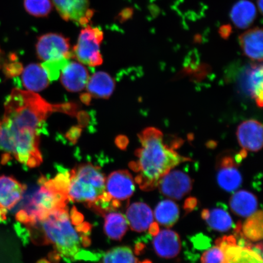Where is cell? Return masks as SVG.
<instances>
[{
  "instance_id": "cell-1",
  "label": "cell",
  "mask_w": 263,
  "mask_h": 263,
  "mask_svg": "<svg viewBox=\"0 0 263 263\" xmlns=\"http://www.w3.org/2000/svg\"><path fill=\"white\" fill-rule=\"evenodd\" d=\"M163 134L156 127L146 128L139 134L141 147L136 152L137 160L130 163L136 181L144 191L156 189L159 181L176 166L189 162L164 143Z\"/></svg>"
},
{
  "instance_id": "cell-2",
  "label": "cell",
  "mask_w": 263,
  "mask_h": 263,
  "mask_svg": "<svg viewBox=\"0 0 263 263\" xmlns=\"http://www.w3.org/2000/svg\"><path fill=\"white\" fill-rule=\"evenodd\" d=\"M74 226L66 207L27 227L33 242L53 245L58 255L68 261L80 258L81 245L86 247L90 243L87 236H81Z\"/></svg>"
},
{
  "instance_id": "cell-3",
  "label": "cell",
  "mask_w": 263,
  "mask_h": 263,
  "mask_svg": "<svg viewBox=\"0 0 263 263\" xmlns=\"http://www.w3.org/2000/svg\"><path fill=\"white\" fill-rule=\"evenodd\" d=\"M77 109L74 104H51L34 92L14 88L5 101L2 123L15 129L37 130L54 111L74 115Z\"/></svg>"
},
{
  "instance_id": "cell-4",
  "label": "cell",
  "mask_w": 263,
  "mask_h": 263,
  "mask_svg": "<svg viewBox=\"0 0 263 263\" xmlns=\"http://www.w3.org/2000/svg\"><path fill=\"white\" fill-rule=\"evenodd\" d=\"M70 173H59L53 179L39 180L40 188L24 209L16 213L15 218L26 226L41 221L55 210L64 209L68 202L67 188Z\"/></svg>"
},
{
  "instance_id": "cell-5",
  "label": "cell",
  "mask_w": 263,
  "mask_h": 263,
  "mask_svg": "<svg viewBox=\"0 0 263 263\" xmlns=\"http://www.w3.org/2000/svg\"><path fill=\"white\" fill-rule=\"evenodd\" d=\"M106 177L98 166L84 163L70 172L67 195L68 199L84 203L93 210L106 193Z\"/></svg>"
},
{
  "instance_id": "cell-6",
  "label": "cell",
  "mask_w": 263,
  "mask_h": 263,
  "mask_svg": "<svg viewBox=\"0 0 263 263\" xmlns=\"http://www.w3.org/2000/svg\"><path fill=\"white\" fill-rule=\"evenodd\" d=\"M103 37V32L100 28L85 26L81 31L77 44L72 50L73 58L90 67H97L103 64L100 45Z\"/></svg>"
},
{
  "instance_id": "cell-7",
  "label": "cell",
  "mask_w": 263,
  "mask_h": 263,
  "mask_svg": "<svg viewBox=\"0 0 263 263\" xmlns=\"http://www.w3.org/2000/svg\"><path fill=\"white\" fill-rule=\"evenodd\" d=\"M216 245L224 253L222 263H262V245H239L233 236H223Z\"/></svg>"
},
{
  "instance_id": "cell-8",
  "label": "cell",
  "mask_w": 263,
  "mask_h": 263,
  "mask_svg": "<svg viewBox=\"0 0 263 263\" xmlns=\"http://www.w3.org/2000/svg\"><path fill=\"white\" fill-rule=\"evenodd\" d=\"M36 52L38 58L44 62L73 58L69 39L55 33L41 36L36 44Z\"/></svg>"
},
{
  "instance_id": "cell-9",
  "label": "cell",
  "mask_w": 263,
  "mask_h": 263,
  "mask_svg": "<svg viewBox=\"0 0 263 263\" xmlns=\"http://www.w3.org/2000/svg\"><path fill=\"white\" fill-rule=\"evenodd\" d=\"M135 189L133 177L126 170L111 173L106 180V192L117 209L120 206V201L133 196Z\"/></svg>"
},
{
  "instance_id": "cell-10",
  "label": "cell",
  "mask_w": 263,
  "mask_h": 263,
  "mask_svg": "<svg viewBox=\"0 0 263 263\" xmlns=\"http://www.w3.org/2000/svg\"><path fill=\"white\" fill-rule=\"evenodd\" d=\"M59 15L76 25L88 26L93 15L89 0H52Z\"/></svg>"
},
{
  "instance_id": "cell-11",
  "label": "cell",
  "mask_w": 263,
  "mask_h": 263,
  "mask_svg": "<svg viewBox=\"0 0 263 263\" xmlns=\"http://www.w3.org/2000/svg\"><path fill=\"white\" fill-rule=\"evenodd\" d=\"M157 186L164 196L180 200L191 192L193 182L188 174L179 170L170 171L160 180Z\"/></svg>"
},
{
  "instance_id": "cell-12",
  "label": "cell",
  "mask_w": 263,
  "mask_h": 263,
  "mask_svg": "<svg viewBox=\"0 0 263 263\" xmlns=\"http://www.w3.org/2000/svg\"><path fill=\"white\" fill-rule=\"evenodd\" d=\"M216 179L218 185L228 192H233L241 186L242 177L234 157L224 154L216 164Z\"/></svg>"
},
{
  "instance_id": "cell-13",
  "label": "cell",
  "mask_w": 263,
  "mask_h": 263,
  "mask_svg": "<svg viewBox=\"0 0 263 263\" xmlns=\"http://www.w3.org/2000/svg\"><path fill=\"white\" fill-rule=\"evenodd\" d=\"M236 137L243 150L258 152L262 147V125L255 120L244 121L239 125Z\"/></svg>"
},
{
  "instance_id": "cell-14",
  "label": "cell",
  "mask_w": 263,
  "mask_h": 263,
  "mask_svg": "<svg viewBox=\"0 0 263 263\" xmlns=\"http://www.w3.org/2000/svg\"><path fill=\"white\" fill-rule=\"evenodd\" d=\"M60 75L62 85L70 92L83 90L90 78L86 67L77 62L69 61Z\"/></svg>"
},
{
  "instance_id": "cell-15",
  "label": "cell",
  "mask_w": 263,
  "mask_h": 263,
  "mask_svg": "<svg viewBox=\"0 0 263 263\" xmlns=\"http://www.w3.org/2000/svg\"><path fill=\"white\" fill-rule=\"evenodd\" d=\"M26 186L12 176H0V207L11 210L23 198Z\"/></svg>"
},
{
  "instance_id": "cell-16",
  "label": "cell",
  "mask_w": 263,
  "mask_h": 263,
  "mask_svg": "<svg viewBox=\"0 0 263 263\" xmlns=\"http://www.w3.org/2000/svg\"><path fill=\"white\" fill-rule=\"evenodd\" d=\"M153 245L156 254L163 258L176 257L181 250L179 236L172 230L164 229L158 232L154 236Z\"/></svg>"
},
{
  "instance_id": "cell-17",
  "label": "cell",
  "mask_w": 263,
  "mask_h": 263,
  "mask_svg": "<svg viewBox=\"0 0 263 263\" xmlns=\"http://www.w3.org/2000/svg\"><path fill=\"white\" fill-rule=\"evenodd\" d=\"M245 93L254 99L259 107H262V65L252 64L246 69L241 82Z\"/></svg>"
},
{
  "instance_id": "cell-18",
  "label": "cell",
  "mask_w": 263,
  "mask_h": 263,
  "mask_svg": "<svg viewBox=\"0 0 263 263\" xmlns=\"http://www.w3.org/2000/svg\"><path fill=\"white\" fill-rule=\"evenodd\" d=\"M152 210L143 202H134L128 207L126 219L134 231L143 232L149 229L154 223Z\"/></svg>"
},
{
  "instance_id": "cell-19",
  "label": "cell",
  "mask_w": 263,
  "mask_h": 263,
  "mask_svg": "<svg viewBox=\"0 0 263 263\" xmlns=\"http://www.w3.org/2000/svg\"><path fill=\"white\" fill-rule=\"evenodd\" d=\"M262 29L255 27L239 35V42L243 53L251 60L262 61Z\"/></svg>"
},
{
  "instance_id": "cell-20",
  "label": "cell",
  "mask_w": 263,
  "mask_h": 263,
  "mask_svg": "<svg viewBox=\"0 0 263 263\" xmlns=\"http://www.w3.org/2000/svg\"><path fill=\"white\" fill-rule=\"evenodd\" d=\"M257 15L256 6L249 0H239L233 5L230 17L236 28L241 29L250 27Z\"/></svg>"
},
{
  "instance_id": "cell-21",
  "label": "cell",
  "mask_w": 263,
  "mask_h": 263,
  "mask_svg": "<svg viewBox=\"0 0 263 263\" xmlns=\"http://www.w3.org/2000/svg\"><path fill=\"white\" fill-rule=\"evenodd\" d=\"M22 80L24 87L33 92L44 90L49 84L47 72L41 65L32 64L22 71Z\"/></svg>"
},
{
  "instance_id": "cell-22",
  "label": "cell",
  "mask_w": 263,
  "mask_h": 263,
  "mask_svg": "<svg viewBox=\"0 0 263 263\" xmlns=\"http://www.w3.org/2000/svg\"><path fill=\"white\" fill-rule=\"evenodd\" d=\"M258 200L251 192L238 191L230 199V206L235 215L248 218L257 211Z\"/></svg>"
},
{
  "instance_id": "cell-23",
  "label": "cell",
  "mask_w": 263,
  "mask_h": 263,
  "mask_svg": "<svg viewBox=\"0 0 263 263\" xmlns=\"http://www.w3.org/2000/svg\"><path fill=\"white\" fill-rule=\"evenodd\" d=\"M86 87L89 97L107 99L113 93L115 82L109 74L100 71L89 78Z\"/></svg>"
},
{
  "instance_id": "cell-24",
  "label": "cell",
  "mask_w": 263,
  "mask_h": 263,
  "mask_svg": "<svg viewBox=\"0 0 263 263\" xmlns=\"http://www.w3.org/2000/svg\"><path fill=\"white\" fill-rule=\"evenodd\" d=\"M104 216L105 233L110 239L120 241L126 234L129 226L126 217L114 210L106 213Z\"/></svg>"
},
{
  "instance_id": "cell-25",
  "label": "cell",
  "mask_w": 263,
  "mask_h": 263,
  "mask_svg": "<svg viewBox=\"0 0 263 263\" xmlns=\"http://www.w3.org/2000/svg\"><path fill=\"white\" fill-rule=\"evenodd\" d=\"M202 217L212 229L224 232L233 227L231 216L226 210L216 208L203 210Z\"/></svg>"
},
{
  "instance_id": "cell-26",
  "label": "cell",
  "mask_w": 263,
  "mask_h": 263,
  "mask_svg": "<svg viewBox=\"0 0 263 263\" xmlns=\"http://www.w3.org/2000/svg\"><path fill=\"white\" fill-rule=\"evenodd\" d=\"M179 216V206L172 200H164L158 203L154 215L157 222L166 228L175 224Z\"/></svg>"
},
{
  "instance_id": "cell-27",
  "label": "cell",
  "mask_w": 263,
  "mask_h": 263,
  "mask_svg": "<svg viewBox=\"0 0 263 263\" xmlns=\"http://www.w3.org/2000/svg\"><path fill=\"white\" fill-rule=\"evenodd\" d=\"M238 232L245 238L252 241H258L262 238V212L256 211L243 223L238 226Z\"/></svg>"
},
{
  "instance_id": "cell-28",
  "label": "cell",
  "mask_w": 263,
  "mask_h": 263,
  "mask_svg": "<svg viewBox=\"0 0 263 263\" xmlns=\"http://www.w3.org/2000/svg\"><path fill=\"white\" fill-rule=\"evenodd\" d=\"M103 263H140L132 249L120 246L108 251L104 255Z\"/></svg>"
},
{
  "instance_id": "cell-29",
  "label": "cell",
  "mask_w": 263,
  "mask_h": 263,
  "mask_svg": "<svg viewBox=\"0 0 263 263\" xmlns=\"http://www.w3.org/2000/svg\"><path fill=\"white\" fill-rule=\"evenodd\" d=\"M26 11L35 16L48 15L52 10L50 0H24Z\"/></svg>"
},
{
  "instance_id": "cell-30",
  "label": "cell",
  "mask_w": 263,
  "mask_h": 263,
  "mask_svg": "<svg viewBox=\"0 0 263 263\" xmlns=\"http://www.w3.org/2000/svg\"><path fill=\"white\" fill-rule=\"evenodd\" d=\"M68 62L69 59H63L61 60L44 62L41 65L47 72L49 81H54L58 80Z\"/></svg>"
},
{
  "instance_id": "cell-31",
  "label": "cell",
  "mask_w": 263,
  "mask_h": 263,
  "mask_svg": "<svg viewBox=\"0 0 263 263\" xmlns=\"http://www.w3.org/2000/svg\"><path fill=\"white\" fill-rule=\"evenodd\" d=\"M224 260V253L221 247L216 245L203 253L201 263H222Z\"/></svg>"
},
{
  "instance_id": "cell-32",
  "label": "cell",
  "mask_w": 263,
  "mask_h": 263,
  "mask_svg": "<svg viewBox=\"0 0 263 263\" xmlns=\"http://www.w3.org/2000/svg\"><path fill=\"white\" fill-rule=\"evenodd\" d=\"M23 71V68L21 64L17 62L6 64L4 67L5 74L8 77L12 78L21 74Z\"/></svg>"
},
{
  "instance_id": "cell-33",
  "label": "cell",
  "mask_w": 263,
  "mask_h": 263,
  "mask_svg": "<svg viewBox=\"0 0 263 263\" xmlns=\"http://www.w3.org/2000/svg\"><path fill=\"white\" fill-rule=\"evenodd\" d=\"M232 26L230 24L223 25L219 29V34L223 39H228L232 33Z\"/></svg>"
},
{
  "instance_id": "cell-34",
  "label": "cell",
  "mask_w": 263,
  "mask_h": 263,
  "mask_svg": "<svg viewBox=\"0 0 263 263\" xmlns=\"http://www.w3.org/2000/svg\"><path fill=\"white\" fill-rule=\"evenodd\" d=\"M7 215V210L0 207V221H5Z\"/></svg>"
},
{
  "instance_id": "cell-35",
  "label": "cell",
  "mask_w": 263,
  "mask_h": 263,
  "mask_svg": "<svg viewBox=\"0 0 263 263\" xmlns=\"http://www.w3.org/2000/svg\"><path fill=\"white\" fill-rule=\"evenodd\" d=\"M257 5L259 12L260 13L261 15H262L263 10V0H258Z\"/></svg>"
},
{
  "instance_id": "cell-36",
  "label": "cell",
  "mask_w": 263,
  "mask_h": 263,
  "mask_svg": "<svg viewBox=\"0 0 263 263\" xmlns=\"http://www.w3.org/2000/svg\"><path fill=\"white\" fill-rule=\"evenodd\" d=\"M37 263H49V261L46 260L45 259H41V260L39 261Z\"/></svg>"
},
{
  "instance_id": "cell-37",
  "label": "cell",
  "mask_w": 263,
  "mask_h": 263,
  "mask_svg": "<svg viewBox=\"0 0 263 263\" xmlns=\"http://www.w3.org/2000/svg\"><path fill=\"white\" fill-rule=\"evenodd\" d=\"M2 55H3L2 51V49H0V66H1Z\"/></svg>"
},
{
  "instance_id": "cell-38",
  "label": "cell",
  "mask_w": 263,
  "mask_h": 263,
  "mask_svg": "<svg viewBox=\"0 0 263 263\" xmlns=\"http://www.w3.org/2000/svg\"><path fill=\"white\" fill-rule=\"evenodd\" d=\"M0 124H1V121H0Z\"/></svg>"
}]
</instances>
